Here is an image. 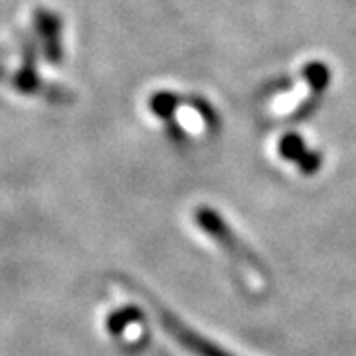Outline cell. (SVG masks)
Here are the masks:
<instances>
[{"mask_svg":"<svg viewBox=\"0 0 356 356\" xmlns=\"http://www.w3.org/2000/svg\"><path fill=\"white\" fill-rule=\"evenodd\" d=\"M161 321H163V325H165V329L168 331V334H170L172 339H177L178 343L182 344V346L194 356H236L232 355V353H228L226 348L214 344L212 341L200 337L196 331L184 327L178 318H175L172 315H168V313H163V318H161Z\"/></svg>","mask_w":356,"mask_h":356,"instance_id":"7a4b0ae2","label":"cell"},{"mask_svg":"<svg viewBox=\"0 0 356 356\" xmlns=\"http://www.w3.org/2000/svg\"><path fill=\"white\" fill-rule=\"evenodd\" d=\"M196 222H198V226H200L204 232H208L220 245H224L232 257L240 259L242 264L254 267L257 271L264 269L261 264H259V259H257V257H255L238 238H234V234H232L228 226L224 224V220H220V216H218L216 212H212V210H208V208H202V210L196 212Z\"/></svg>","mask_w":356,"mask_h":356,"instance_id":"6da1fadb","label":"cell"},{"mask_svg":"<svg viewBox=\"0 0 356 356\" xmlns=\"http://www.w3.org/2000/svg\"><path fill=\"white\" fill-rule=\"evenodd\" d=\"M0 76H2V67H0Z\"/></svg>","mask_w":356,"mask_h":356,"instance_id":"52a82bcc","label":"cell"},{"mask_svg":"<svg viewBox=\"0 0 356 356\" xmlns=\"http://www.w3.org/2000/svg\"><path fill=\"white\" fill-rule=\"evenodd\" d=\"M13 86L20 93H36L42 86L40 81L38 72H36V50H34V44L26 42L24 44V60H22V67L16 72V76L13 79Z\"/></svg>","mask_w":356,"mask_h":356,"instance_id":"277c9868","label":"cell"},{"mask_svg":"<svg viewBox=\"0 0 356 356\" xmlns=\"http://www.w3.org/2000/svg\"><path fill=\"white\" fill-rule=\"evenodd\" d=\"M139 318V311L135 307H127V309H121V311H117V313H113L111 317L107 318V329L115 332V334H121L131 323H137Z\"/></svg>","mask_w":356,"mask_h":356,"instance_id":"5b68a950","label":"cell"},{"mask_svg":"<svg viewBox=\"0 0 356 356\" xmlns=\"http://www.w3.org/2000/svg\"><path fill=\"white\" fill-rule=\"evenodd\" d=\"M34 22L38 36L42 38L44 54L48 58V62L58 65L64 58V48H62V20L56 13H51L48 8H38L34 13Z\"/></svg>","mask_w":356,"mask_h":356,"instance_id":"3957f363","label":"cell"},{"mask_svg":"<svg viewBox=\"0 0 356 356\" xmlns=\"http://www.w3.org/2000/svg\"><path fill=\"white\" fill-rule=\"evenodd\" d=\"M151 107L156 115H168L175 107V97L168 93H156L151 99Z\"/></svg>","mask_w":356,"mask_h":356,"instance_id":"8992f818","label":"cell"}]
</instances>
